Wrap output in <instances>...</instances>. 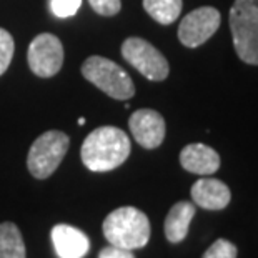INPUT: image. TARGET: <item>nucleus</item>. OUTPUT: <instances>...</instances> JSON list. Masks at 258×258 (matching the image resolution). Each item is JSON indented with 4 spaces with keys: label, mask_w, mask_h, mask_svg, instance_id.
<instances>
[{
    "label": "nucleus",
    "mask_w": 258,
    "mask_h": 258,
    "mask_svg": "<svg viewBox=\"0 0 258 258\" xmlns=\"http://www.w3.org/2000/svg\"><path fill=\"white\" fill-rule=\"evenodd\" d=\"M128 135L117 127H98L87 135L80 157L90 172H110L120 167L130 155Z\"/></svg>",
    "instance_id": "f257e3e1"
},
{
    "label": "nucleus",
    "mask_w": 258,
    "mask_h": 258,
    "mask_svg": "<svg viewBox=\"0 0 258 258\" xmlns=\"http://www.w3.org/2000/svg\"><path fill=\"white\" fill-rule=\"evenodd\" d=\"M150 222L144 212L135 207H120L103 220V235L110 245L125 250L144 248L150 240Z\"/></svg>",
    "instance_id": "f03ea898"
},
{
    "label": "nucleus",
    "mask_w": 258,
    "mask_h": 258,
    "mask_svg": "<svg viewBox=\"0 0 258 258\" xmlns=\"http://www.w3.org/2000/svg\"><path fill=\"white\" fill-rule=\"evenodd\" d=\"M230 30L238 58L258 65V0H235L230 9Z\"/></svg>",
    "instance_id": "7ed1b4c3"
},
{
    "label": "nucleus",
    "mask_w": 258,
    "mask_h": 258,
    "mask_svg": "<svg viewBox=\"0 0 258 258\" xmlns=\"http://www.w3.org/2000/svg\"><path fill=\"white\" fill-rule=\"evenodd\" d=\"M82 75L87 80L117 100H128L135 95V85L130 75L112 60L92 55L82 63Z\"/></svg>",
    "instance_id": "20e7f679"
},
{
    "label": "nucleus",
    "mask_w": 258,
    "mask_h": 258,
    "mask_svg": "<svg viewBox=\"0 0 258 258\" xmlns=\"http://www.w3.org/2000/svg\"><path fill=\"white\" fill-rule=\"evenodd\" d=\"M70 139L60 130H48L32 144L27 155V167L35 178L43 180L58 168L69 150Z\"/></svg>",
    "instance_id": "39448f33"
},
{
    "label": "nucleus",
    "mask_w": 258,
    "mask_h": 258,
    "mask_svg": "<svg viewBox=\"0 0 258 258\" xmlns=\"http://www.w3.org/2000/svg\"><path fill=\"white\" fill-rule=\"evenodd\" d=\"M122 57L152 82H162L168 77L170 67L167 58L150 42L140 37H128L122 43Z\"/></svg>",
    "instance_id": "423d86ee"
},
{
    "label": "nucleus",
    "mask_w": 258,
    "mask_h": 258,
    "mask_svg": "<svg viewBox=\"0 0 258 258\" xmlns=\"http://www.w3.org/2000/svg\"><path fill=\"white\" fill-rule=\"evenodd\" d=\"M29 67L37 77L48 79L60 72L63 65V45L55 35L40 34L29 45Z\"/></svg>",
    "instance_id": "0eeeda50"
},
{
    "label": "nucleus",
    "mask_w": 258,
    "mask_h": 258,
    "mask_svg": "<svg viewBox=\"0 0 258 258\" xmlns=\"http://www.w3.org/2000/svg\"><path fill=\"white\" fill-rule=\"evenodd\" d=\"M220 22V12L213 7H200L191 10L180 22L178 40L188 48L200 47L218 30Z\"/></svg>",
    "instance_id": "6e6552de"
},
{
    "label": "nucleus",
    "mask_w": 258,
    "mask_h": 258,
    "mask_svg": "<svg viewBox=\"0 0 258 258\" xmlns=\"http://www.w3.org/2000/svg\"><path fill=\"white\" fill-rule=\"evenodd\" d=\"M128 127L137 144L148 150L160 147L165 139V120L152 108H140L132 113Z\"/></svg>",
    "instance_id": "1a4fd4ad"
},
{
    "label": "nucleus",
    "mask_w": 258,
    "mask_h": 258,
    "mask_svg": "<svg viewBox=\"0 0 258 258\" xmlns=\"http://www.w3.org/2000/svg\"><path fill=\"white\" fill-rule=\"evenodd\" d=\"M50 238L60 258H84L90 250V240L82 230L58 223L52 228Z\"/></svg>",
    "instance_id": "9d476101"
},
{
    "label": "nucleus",
    "mask_w": 258,
    "mask_h": 258,
    "mask_svg": "<svg viewBox=\"0 0 258 258\" xmlns=\"http://www.w3.org/2000/svg\"><path fill=\"white\" fill-rule=\"evenodd\" d=\"M191 200L205 210H223L232 200V191L218 178H200L191 186Z\"/></svg>",
    "instance_id": "9b49d317"
},
{
    "label": "nucleus",
    "mask_w": 258,
    "mask_h": 258,
    "mask_svg": "<svg viewBox=\"0 0 258 258\" xmlns=\"http://www.w3.org/2000/svg\"><path fill=\"white\" fill-rule=\"evenodd\" d=\"M180 165L195 175H212L220 168V155L212 147L190 144L180 152Z\"/></svg>",
    "instance_id": "f8f14e48"
},
{
    "label": "nucleus",
    "mask_w": 258,
    "mask_h": 258,
    "mask_svg": "<svg viewBox=\"0 0 258 258\" xmlns=\"http://www.w3.org/2000/svg\"><path fill=\"white\" fill-rule=\"evenodd\" d=\"M195 212V203L191 202H177L170 208L165 225H163L165 237L170 243H180L186 238Z\"/></svg>",
    "instance_id": "ddd939ff"
},
{
    "label": "nucleus",
    "mask_w": 258,
    "mask_h": 258,
    "mask_svg": "<svg viewBox=\"0 0 258 258\" xmlns=\"http://www.w3.org/2000/svg\"><path fill=\"white\" fill-rule=\"evenodd\" d=\"M0 258H27L25 241L12 222L0 223Z\"/></svg>",
    "instance_id": "4468645a"
},
{
    "label": "nucleus",
    "mask_w": 258,
    "mask_h": 258,
    "mask_svg": "<svg viewBox=\"0 0 258 258\" xmlns=\"http://www.w3.org/2000/svg\"><path fill=\"white\" fill-rule=\"evenodd\" d=\"M182 0H144V9L150 17L162 25H170L182 12Z\"/></svg>",
    "instance_id": "2eb2a0df"
},
{
    "label": "nucleus",
    "mask_w": 258,
    "mask_h": 258,
    "mask_svg": "<svg viewBox=\"0 0 258 258\" xmlns=\"http://www.w3.org/2000/svg\"><path fill=\"white\" fill-rule=\"evenodd\" d=\"M15 50V43L12 35L5 29H0V75L7 72L10 62H12Z\"/></svg>",
    "instance_id": "dca6fc26"
},
{
    "label": "nucleus",
    "mask_w": 258,
    "mask_h": 258,
    "mask_svg": "<svg viewBox=\"0 0 258 258\" xmlns=\"http://www.w3.org/2000/svg\"><path fill=\"white\" fill-rule=\"evenodd\" d=\"M238 250L232 241L225 240V238H218L217 241L208 246V250L203 253L202 258H237Z\"/></svg>",
    "instance_id": "f3484780"
},
{
    "label": "nucleus",
    "mask_w": 258,
    "mask_h": 258,
    "mask_svg": "<svg viewBox=\"0 0 258 258\" xmlns=\"http://www.w3.org/2000/svg\"><path fill=\"white\" fill-rule=\"evenodd\" d=\"M82 0H50V9L55 17L67 19L79 12Z\"/></svg>",
    "instance_id": "a211bd4d"
},
{
    "label": "nucleus",
    "mask_w": 258,
    "mask_h": 258,
    "mask_svg": "<svg viewBox=\"0 0 258 258\" xmlns=\"http://www.w3.org/2000/svg\"><path fill=\"white\" fill-rule=\"evenodd\" d=\"M92 9L95 10L98 15H103V17H112V15H117L122 9V2L120 0H89Z\"/></svg>",
    "instance_id": "6ab92c4d"
},
{
    "label": "nucleus",
    "mask_w": 258,
    "mask_h": 258,
    "mask_svg": "<svg viewBox=\"0 0 258 258\" xmlns=\"http://www.w3.org/2000/svg\"><path fill=\"white\" fill-rule=\"evenodd\" d=\"M98 258H135V255L132 250H125V248H120V246L110 245L100 250Z\"/></svg>",
    "instance_id": "aec40b11"
},
{
    "label": "nucleus",
    "mask_w": 258,
    "mask_h": 258,
    "mask_svg": "<svg viewBox=\"0 0 258 258\" xmlns=\"http://www.w3.org/2000/svg\"><path fill=\"white\" fill-rule=\"evenodd\" d=\"M79 125H85V118H84V117H80V118H79Z\"/></svg>",
    "instance_id": "412c9836"
}]
</instances>
